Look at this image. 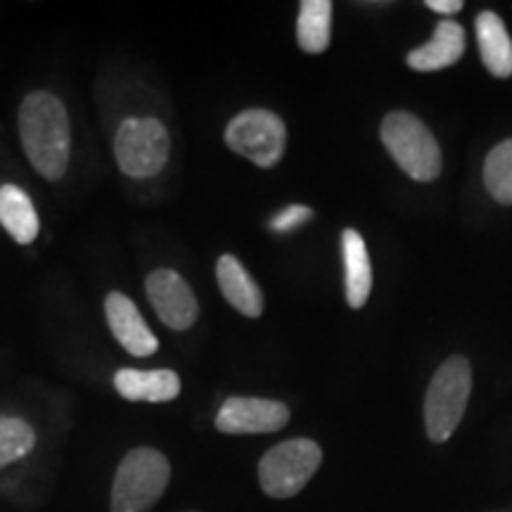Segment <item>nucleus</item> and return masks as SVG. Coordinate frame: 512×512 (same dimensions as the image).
Masks as SVG:
<instances>
[{"mask_svg":"<svg viewBox=\"0 0 512 512\" xmlns=\"http://www.w3.org/2000/svg\"><path fill=\"white\" fill-rule=\"evenodd\" d=\"M19 140L34 171L46 181H62L72 159V124L64 102L50 91H34L17 114Z\"/></svg>","mask_w":512,"mask_h":512,"instance_id":"nucleus-1","label":"nucleus"},{"mask_svg":"<svg viewBox=\"0 0 512 512\" xmlns=\"http://www.w3.org/2000/svg\"><path fill=\"white\" fill-rule=\"evenodd\" d=\"M171 463L152 446L131 448L112 482L110 512H150L169 489Z\"/></svg>","mask_w":512,"mask_h":512,"instance_id":"nucleus-2","label":"nucleus"},{"mask_svg":"<svg viewBox=\"0 0 512 512\" xmlns=\"http://www.w3.org/2000/svg\"><path fill=\"white\" fill-rule=\"evenodd\" d=\"M472 394V366L465 356H451L432 375L425 394V430L434 444H444L458 430Z\"/></svg>","mask_w":512,"mask_h":512,"instance_id":"nucleus-3","label":"nucleus"},{"mask_svg":"<svg viewBox=\"0 0 512 512\" xmlns=\"http://www.w3.org/2000/svg\"><path fill=\"white\" fill-rule=\"evenodd\" d=\"M387 152L406 176L430 183L441 174V150L434 133L411 112H389L380 126Z\"/></svg>","mask_w":512,"mask_h":512,"instance_id":"nucleus-4","label":"nucleus"},{"mask_svg":"<svg viewBox=\"0 0 512 512\" xmlns=\"http://www.w3.org/2000/svg\"><path fill=\"white\" fill-rule=\"evenodd\" d=\"M171 155V136L157 117H131L117 128L114 157L121 174L147 181L162 174Z\"/></svg>","mask_w":512,"mask_h":512,"instance_id":"nucleus-5","label":"nucleus"},{"mask_svg":"<svg viewBox=\"0 0 512 512\" xmlns=\"http://www.w3.org/2000/svg\"><path fill=\"white\" fill-rule=\"evenodd\" d=\"M323 463V448L313 439H287L268 448L259 460V486L266 496L285 498L297 496Z\"/></svg>","mask_w":512,"mask_h":512,"instance_id":"nucleus-6","label":"nucleus"},{"mask_svg":"<svg viewBox=\"0 0 512 512\" xmlns=\"http://www.w3.org/2000/svg\"><path fill=\"white\" fill-rule=\"evenodd\" d=\"M223 140L235 155L249 159L259 169H273L285 157L287 128L275 112L252 107L230 119Z\"/></svg>","mask_w":512,"mask_h":512,"instance_id":"nucleus-7","label":"nucleus"},{"mask_svg":"<svg viewBox=\"0 0 512 512\" xmlns=\"http://www.w3.org/2000/svg\"><path fill=\"white\" fill-rule=\"evenodd\" d=\"M147 302L159 320L174 332H185L200 318V302L188 280L174 268H157L145 278Z\"/></svg>","mask_w":512,"mask_h":512,"instance_id":"nucleus-8","label":"nucleus"},{"mask_svg":"<svg viewBox=\"0 0 512 512\" xmlns=\"http://www.w3.org/2000/svg\"><path fill=\"white\" fill-rule=\"evenodd\" d=\"M290 422V408L283 401L230 396L216 413V430L223 434H273Z\"/></svg>","mask_w":512,"mask_h":512,"instance_id":"nucleus-9","label":"nucleus"},{"mask_svg":"<svg viewBox=\"0 0 512 512\" xmlns=\"http://www.w3.org/2000/svg\"><path fill=\"white\" fill-rule=\"evenodd\" d=\"M105 316L107 325H110L112 335L131 356L145 358L157 354L159 339L150 325L145 323L143 313L121 292H110L105 299Z\"/></svg>","mask_w":512,"mask_h":512,"instance_id":"nucleus-10","label":"nucleus"},{"mask_svg":"<svg viewBox=\"0 0 512 512\" xmlns=\"http://www.w3.org/2000/svg\"><path fill=\"white\" fill-rule=\"evenodd\" d=\"M114 389L133 403H169L181 394V377L169 368H121L114 375Z\"/></svg>","mask_w":512,"mask_h":512,"instance_id":"nucleus-11","label":"nucleus"},{"mask_svg":"<svg viewBox=\"0 0 512 512\" xmlns=\"http://www.w3.org/2000/svg\"><path fill=\"white\" fill-rule=\"evenodd\" d=\"M465 46V29L453 19H441L430 41L408 53L406 64L413 72H439L453 67L463 57Z\"/></svg>","mask_w":512,"mask_h":512,"instance_id":"nucleus-12","label":"nucleus"},{"mask_svg":"<svg viewBox=\"0 0 512 512\" xmlns=\"http://www.w3.org/2000/svg\"><path fill=\"white\" fill-rule=\"evenodd\" d=\"M216 280H219L223 299L242 316L259 318L264 313V292L256 285V280L249 275L247 268L240 264L238 256H219V261H216Z\"/></svg>","mask_w":512,"mask_h":512,"instance_id":"nucleus-13","label":"nucleus"},{"mask_svg":"<svg viewBox=\"0 0 512 512\" xmlns=\"http://www.w3.org/2000/svg\"><path fill=\"white\" fill-rule=\"evenodd\" d=\"M342 259H344V294L351 309H363L373 290V264L363 235L354 228L342 230Z\"/></svg>","mask_w":512,"mask_h":512,"instance_id":"nucleus-14","label":"nucleus"},{"mask_svg":"<svg viewBox=\"0 0 512 512\" xmlns=\"http://www.w3.org/2000/svg\"><path fill=\"white\" fill-rule=\"evenodd\" d=\"M477 46L482 55L484 67L496 79H510L512 76V38L505 29L503 19L494 10L479 12L475 19Z\"/></svg>","mask_w":512,"mask_h":512,"instance_id":"nucleus-15","label":"nucleus"},{"mask_svg":"<svg viewBox=\"0 0 512 512\" xmlns=\"http://www.w3.org/2000/svg\"><path fill=\"white\" fill-rule=\"evenodd\" d=\"M0 226L22 247L36 242L41 233V221H38L34 202L19 185H0Z\"/></svg>","mask_w":512,"mask_h":512,"instance_id":"nucleus-16","label":"nucleus"},{"mask_svg":"<svg viewBox=\"0 0 512 512\" xmlns=\"http://www.w3.org/2000/svg\"><path fill=\"white\" fill-rule=\"evenodd\" d=\"M332 3L330 0H304L299 5L297 41L309 55H320L330 48Z\"/></svg>","mask_w":512,"mask_h":512,"instance_id":"nucleus-17","label":"nucleus"},{"mask_svg":"<svg viewBox=\"0 0 512 512\" xmlns=\"http://www.w3.org/2000/svg\"><path fill=\"white\" fill-rule=\"evenodd\" d=\"M484 185L496 202L512 204V138L498 143L486 155Z\"/></svg>","mask_w":512,"mask_h":512,"instance_id":"nucleus-18","label":"nucleus"},{"mask_svg":"<svg viewBox=\"0 0 512 512\" xmlns=\"http://www.w3.org/2000/svg\"><path fill=\"white\" fill-rule=\"evenodd\" d=\"M36 448V430L22 418L0 415V470L27 458Z\"/></svg>","mask_w":512,"mask_h":512,"instance_id":"nucleus-19","label":"nucleus"},{"mask_svg":"<svg viewBox=\"0 0 512 512\" xmlns=\"http://www.w3.org/2000/svg\"><path fill=\"white\" fill-rule=\"evenodd\" d=\"M311 219H313L311 207H304V204H290V207L273 216L271 223H268V228H271L273 233L285 235V233H294V230L306 226Z\"/></svg>","mask_w":512,"mask_h":512,"instance_id":"nucleus-20","label":"nucleus"},{"mask_svg":"<svg viewBox=\"0 0 512 512\" xmlns=\"http://www.w3.org/2000/svg\"><path fill=\"white\" fill-rule=\"evenodd\" d=\"M425 5L439 15H456L463 10V0H427Z\"/></svg>","mask_w":512,"mask_h":512,"instance_id":"nucleus-21","label":"nucleus"},{"mask_svg":"<svg viewBox=\"0 0 512 512\" xmlns=\"http://www.w3.org/2000/svg\"><path fill=\"white\" fill-rule=\"evenodd\" d=\"M190 512H197V510H190Z\"/></svg>","mask_w":512,"mask_h":512,"instance_id":"nucleus-22","label":"nucleus"}]
</instances>
